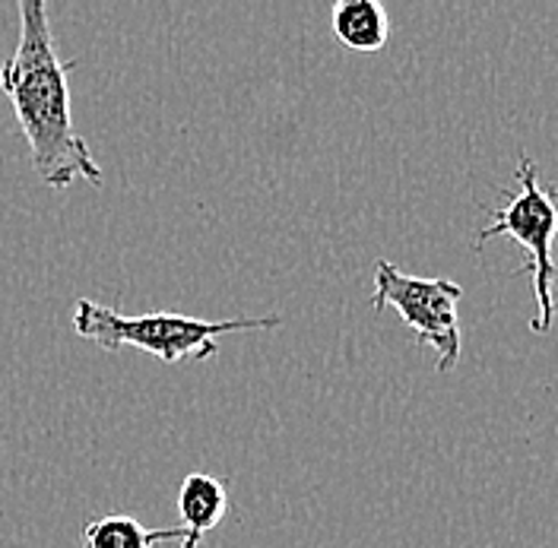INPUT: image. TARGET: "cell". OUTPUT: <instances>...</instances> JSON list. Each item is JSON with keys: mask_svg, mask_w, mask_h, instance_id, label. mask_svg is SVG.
Segmentation results:
<instances>
[{"mask_svg": "<svg viewBox=\"0 0 558 548\" xmlns=\"http://www.w3.org/2000/svg\"><path fill=\"white\" fill-rule=\"evenodd\" d=\"M20 38L0 68V89L13 105L16 124L29 143V159L45 187H68L76 178L102 187V169L89 143L76 134L70 114L68 73L61 61L45 0H20Z\"/></svg>", "mask_w": 558, "mask_h": 548, "instance_id": "6da1fadb", "label": "cell"}, {"mask_svg": "<svg viewBox=\"0 0 558 548\" xmlns=\"http://www.w3.org/2000/svg\"><path fill=\"white\" fill-rule=\"evenodd\" d=\"M279 324H282L279 314L204 320V317H187V314H172V310H153V314L128 317L89 299H80L73 310V330L83 340L99 345L102 352H118L124 345H134L156 355L166 365L207 362L209 355H216L219 337L244 333V330H274Z\"/></svg>", "mask_w": 558, "mask_h": 548, "instance_id": "7a4b0ae2", "label": "cell"}, {"mask_svg": "<svg viewBox=\"0 0 558 548\" xmlns=\"http://www.w3.org/2000/svg\"><path fill=\"white\" fill-rule=\"evenodd\" d=\"M521 194L508 197L505 206L492 209V222L480 232L476 251L492 239H514L526 251V264L518 273H530L536 295V317L530 320L533 333H549L556 324L553 285L558 279V264L553 260V241L558 235V187L539 184V166L521 153L518 159Z\"/></svg>", "mask_w": 558, "mask_h": 548, "instance_id": "3957f363", "label": "cell"}, {"mask_svg": "<svg viewBox=\"0 0 558 548\" xmlns=\"http://www.w3.org/2000/svg\"><path fill=\"white\" fill-rule=\"evenodd\" d=\"M463 302V285L453 279H425L397 270L390 260L375 264V292L372 310L381 314L393 308L400 320L416 333L418 345L435 352V368L448 375L460 362V314L457 305Z\"/></svg>", "mask_w": 558, "mask_h": 548, "instance_id": "277c9868", "label": "cell"}, {"mask_svg": "<svg viewBox=\"0 0 558 548\" xmlns=\"http://www.w3.org/2000/svg\"><path fill=\"white\" fill-rule=\"evenodd\" d=\"M178 514H181V529H184V543L181 548H201L226 514H229V479L209 476V473H191L181 482L178 491Z\"/></svg>", "mask_w": 558, "mask_h": 548, "instance_id": "5b68a950", "label": "cell"}, {"mask_svg": "<svg viewBox=\"0 0 558 548\" xmlns=\"http://www.w3.org/2000/svg\"><path fill=\"white\" fill-rule=\"evenodd\" d=\"M337 41L355 54H375L390 38V16L378 0H340L330 10Z\"/></svg>", "mask_w": 558, "mask_h": 548, "instance_id": "8992f818", "label": "cell"}, {"mask_svg": "<svg viewBox=\"0 0 558 548\" xmlns=\"http://www.w3.org/2000/svg\"><path fill=\"white\" fill-rule=\"evenodd\" d=\"M184 529H146L137 516L105 514L83 526V548H156L159 543H184Z\"/></svg>", "mask_w": 558, "mask_h": 548, "instance_id": "52a82bcc", "label": "cell"}]
</instances>
